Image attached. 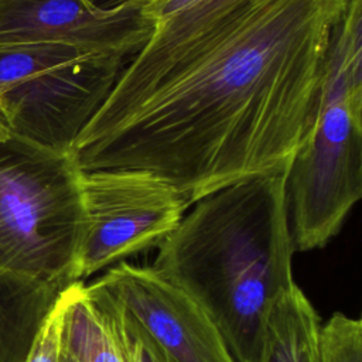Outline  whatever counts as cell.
Returning a JSON list of instances; mask_svg holds the SVG:
<instances>
[{
    "mask_svg": "<svg viewBox=\"0 0 362 362\" xmlns=\"http://www.w3.org/2000/svg\"><path fill=\"white\" fill-rule=\"evenodd\" d=\"M103 288V287H102ZM120 310V308H119ZM122 313V310H120ZM123 321L133 339L137 362H173L134 322H132L123 313Z\"/></svg>",
    "mask_w": 362,
    "mask_h": 362,
    "instance_id": "14",
    "label": "cell"
},
{
    "mask_svg": "<svg viewBox=\"0 0 362 362\" xmlns=\"http://www.w3.org/2000/svg\"><path fill=\"white\" fill-rule=\"evenodd\" d=\"M348 0H198L154 21L75 140L81 170L150 173L191 206L287 174Z\"/></svg>",
    "mask_w": 362,
    "mask_h": 362,
    "instance_id": "1",
    "label": "cell"
},
{
    "mask_svg": "<svg viewBox=\"0 0 362 362\" xmlns=\"http://www.w3.org/2000/svg\"><path fill=\"white\" fill-rule=\"evenodd\" d=\"M320 331L317 311L294 283L267 315L260 362H320Z\"/></svg>",
    "mask_w": 362,
    "mask_h": 362,
    "instance_id": "11",
    "label": "cell"
},
{
    "mask_svg": "<svg viewBox=\"0 0 362 362\" xmlns=\"http://www.w3.org/2000/svg\"><path fill=\"white\" fill-rule=\"evenodd\" d=\"M189 208L151 266L206 311L236 362H260L267 315L296 283L286 174L236 182Z\"/></svg>",
    "mask_w": 362,
    "mask_h": 362,
    "instance_id": "2",
    "label": "cell"
},
{
    "mask_svg": "<svg viewBox=\"0 0 362 362\" xmlns=\"http://www.w3.org/2000/svg\"><path fill=\"white\" fill-rule=\"evenodd\" d=\"M127 59L66 44L0 47V127L71 153Z\"/></svg>",
    "mask_w": 362,
    "mask_h": 362,
    "instance_id": "5",
    "label": "cell"
},
{
    "mask_svg": "<svg viewBox=\"0 0 362 362\" xmlns=\"http://www.w3.org/2000/svg\"><path fill=\"white\" fill-rule=\"evenodd\" d=\"M95 281L173 362H236L206 311L153 266L120 262Z\"/></svg>",
    "mask_w": 362,
    "mask_h": 362,
    "instance_id": "7",
    "label": "cell"
},
{
    "mask_svg": "<svg viewBox=\"0 0 362 362\" xmlns=\"http://www.w3.org/2000/svg\"><path fill=\"white\" fill-rule=\"evenodd\" d=\"M83 233L76 277L158 247L189 208L164 180L139 170H81Z\"/></svg>",
    "mask_w": 362,
    "mask_h": 362,
    "instance_id": "6",
    "label": "cell"
},
{
    "mask_svg": "<svg viewBox=\"0 0 362 362\" xmlns=\"http://www.w3.org/2000/svg\"><path fill=\"white\" fill-rule=\"evenodd\" d=\"M68 286L57 298L45 317L25 362H59L61 356V327L69 297Z\"/></svg>",
    "mask_w": 362,
    "mask_h": 362,
    "instance_id": "13",
    "label": "cell"
},
{
    "mask_svg": "<svg viewBox=\"0 0 362 362\" xmlns=\"http://www.w3.org/2000/svg\"><path fill=\"white\" fill-rule=\"evenodd\" d=\"M61 348L75 362H137L117 304L96 281L71 284Z\"/></svg>",
    "mask_w": 362,
    "mask_h": 362,
    "instance_id": "9",
    "label": "cell"
},
{
    "mask_svg": "<svg viewBox=\"0 0 362 362\" xmlns=\"http://www.w3.org/2000/svg\"><path fill=\"white\" fill-rule=\"evenodd\" d=\"M320 362H362V324L344 313H334L321 325Z\"/></svg>",
    "mask_w": 362,
    "mask_h": 362,
    "instance_id": "12",
    "label": "cell"
},
{
    "mask_svg": "<svg viewBox=\"0 0 362 362\" xmlns=\"http://www.w3.org/2000/svg\"><path fill=\"white\" fill-rule=\"evenodd\" d=\"M65 288L0 272V362H25L45 317Z\"/></svg>",
    "mask_w": 362,
    "mask_h": 362,
    "instance_id": "10",
    "label": "cell"
},
{
    "mask_svg": "<svg viewBox=\"0 0 362 362\" xmlns=\"http://www.w3.org/2000/svg\"><path fill=\"white\" fill-rule=\"evenodd\" d=\"M96 6L103 8H113L120 4H129V3H144L147 0H92Z\"/></svg>",
    "mask_w": 362,
    "mask_h": 362,
    "instance_id": "15",
    "label": "cell"
},
{
    "mask_svg": "<svg viewBox=\"0 0 362 362\" xmlns=\"http://www.w3.org/2000/svg\"><path fill=\"white\" fill-rule=\"evenodd\" d=\"M362 195V0L334 27L313 123L286 174L296 250L324 247Z\"/></svg>",
    "mask_w": 362,
    "mask_h": 362,
    "instance_id": "3",
    "label": "cell"
},
{
    "mask_svg": "<svg viewBox=\"0 0 362 362\" xmlns=\"http://www.w3.org/2000/svg\"><path fill=\"white\" fill-rule=\"evenodd\" d=\"M59 362H75L68 354H65L64 351H62V348H61V356H59Z\"/></svg>",
    "mask_w": 362,
    "mask_h": 362,
    "instance_id": "16",
    "label": "cell"
},
{
    "mask_svg": "<svg viewBox=\"0 0 362 362\" xmlns=\"http://www.w3.org/2000/svg\"><path fill=\"white\" fill-rule=\"evenodd\" d=\"M83 233L81 168L0 127V272L68 287Z\"/></svg>",
    "mask_w": 362,
    "mask_h": 362,
    "instance_id": "4",
    "label": "cell"
},
{
    "mask_svg": "<svg viewBox=\"0 0 362 362\" xmlns=\"http://www.w3.org/2000/svg\"><path fill=\"white\" fill-rule=\"evenodd\" d=\"M153 27L144 3L103 8L92 0H0V47L66 44L130 58Z\"/></svg>",
    "mask_w": 362,
    "mask_h": 362,
    "instance_id": "8",
    "label": "cell"
}]
</instances>
